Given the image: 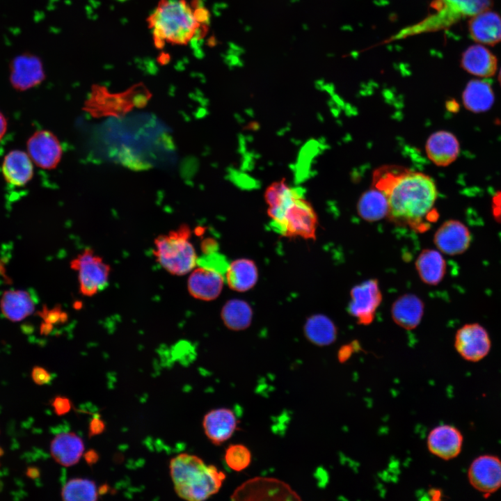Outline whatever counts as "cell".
Instances as JSON below:
<instances>
[{"instance_id": "b9f144b4", "label": "cell", "mask_w": 501, "mask_h": 501, "mask_svg": "<svg viewBox=\"0 0 501 501\" xmlns=\"http://www.w3.org/2000/svg\"><path fill=\"white\" fill-rule=\"evenodd\" d=\"M26 475L30 478L35 479L39 477L40 472L36 468H29L26 471Z\"/></svg>"}, {"instance_id": "8992f818", "label": "cell", "mask_w": 501, "mask_h": 501, "mask_svg": "<svg viewBox=\"0 0 501 501\" xmlns=\"http://www.w3.org/2000/svg\"><path fill=\"white\" fill-rule=\"evenodd\" d=\"M493 0H434L432 12L423 20L404 29L392 39H399L415 34L436 31L446 29L464 17H472L488 10Z\"/></svg>"}, {"instance_id": "1f68e13d", "label": "cell", "mask_w": 501, "mask_h": 501, "mask_svg": "<svg viewBox=\"0 0 501 501\" xmlns=\"http://www.w3.org/2000/svg\"><path fill=\"white\" fill-rule=\"evenodd\" d=\"M61 495L65 501H95L97 500L98 493L93 481L74 478L63 486Z\"/></svg>"}, {"instance_id": "ab89813d", "label": "cell", "mask_w": 501, "mask_h": 501, "mask_svg": "<svg viewBox=\"0 0 501 501\" xmlns=\"http://www.w3.org/2000/svg\"><path fill=\"white\" fill-rule=\"evenodd\" d=\"M84 459L88 465H93L98 461L99 455L95 450H90L85 453Z\"/></svg>"}, {"instance_id": "7a4b0ae2", "label": "cell", "mask_w": 501, "mask_h": 501, "mask_svg": "<svg viewBox=\"0 0 501 501\" xmlns=\"http://www.w3.org/2000/svg\"><path fill=\"white\" fill-rule=\"evenodd\" d=\"M209 15L199 0H159L147 17L154 47L186 45L205 33Z\"/></svg>"}, {"instance_id": "2e32d148", "label": "cell", "mask_w": 501, "mask_h": 501, "mask_svg": "<svg viewBox=\"0 0 501 501\" xmlns=\"http://www.w3.org/2000/svg\"><path fill=\"white\" fill-rule=\"evenodd\" d=\"M238 421L234 412L227 408L213 409L202 420V427L207 438L219 445L228 440L237 429Z\"/></svg>"}, {"instance_id": "d6a6232c", "label": "cell", "mask_w": 501, "mask_h": 501, "mask_svg": "<svg viewBox=\"0 0 501 501\" xmlns=\"http://www.w3.org/2000/svg\"><path fill=\"white\" fill-rule=\"evenodd\" d=\"M224 459L230 469L239 472L249 466L251 462V453L244 445L232 444L226 449Z\"/></svg>"}, {"instance_id": "d4e9b609", "label": "cell", "mask_w": 501, "mask_h": 501, "mask_svg": "<svg viewBox=\"0 0 501 501\" xmlns=\"http://www.w3.org/2000/svg\"><path fill=\"white\" fill-rule=\"evenodd\" d=\"M462 100L466 109L474 113L488 111L495 100L494 93L491 84L480 79L470 80L466 85Z\"/></svg>"}, {"instance_id": "7c38bea8", "label": "cell", "mask_w": 501, "mask_h": 501, "mask_svg": "<svg viewBox=\"0 0 501 501\" xmlns=\"http://www.w3.org/2000/svg\"><path fill=\"white\" fill-rule=\"evenodd\" d=\"M62 147L58 138L50 131L38 130L27 141V153L38 167L55 168L62 157Z\"/></svg>"}, {"instance_id": "cb8c5ba5", "label": "cell", "mask_w": 501, "mask_h": 501, "mask_svg": "<svg viewBox=\"0 0 501 501\" xmlns=\"http://www.w3.org/2000/svg\"><path fill=\"white\" fill-rule=\"evenodd\" d=\"M424 312L423 302L414 294L399 296L392 304L391 315L395 322L411 330L420 324Z\"/></svg>"}, {"instance_id": "ba28073f", "label": "cell", "mask_w": 501, "mask_h": 501, "mask_svg": "<svg viewBox=\"0 0 501 501\" xmlns=\"http://www.w3.org/2000/svg\"><path fill=\"white\" fill-rule=\"evenodd\" d=\"M70 267L78 274L79 292L84 296L95 295L108 285L111 267L90 248L78 254Z\"/></svg>"}, {"instance_id": "603a6c76", "label": "cell", "mask_w": 501, "mask_h": 501, "mask_svg": "<svg viewBox=\"0 0 501 501\" xmlns=\"http://www.w3.org/2000/svg\"><path fill=\"white\" fill-rule=\"evenodd\" d=\"M84 451L81 438L73 432H64L56 435L50 444V453L53 459L63 466L76 464Z\"/></svg>"}, {"instance_id": "9c48e42d", "label": "cell", "mask_w": 501, "mask_h": 501, "mask_svg": "<svg viewBox=\"0 0 501 501\" xmlns=\"http://www.w3.org/2000/svg\"><path fill=\"white\" fill-rule=\"evenodd\" d=\"M349 312L358 324L367 325L373 321L382 294L376 279H369L354 286L351 290Z\"/></svg>"}, {"instance_id": "74e56055", "label": "cell", "mask_w": 501, "mask_h": 501, "mask_svg": "<svg viewBox=\"0 0 501 501\" xmlns=\"http://www.w3.org/2000/svg\"><path fill=\"white\" fill-rule=\"evenodd\" d=\"M491 209L494 219L501 224V190L498 191L493 195L491 201Z\"/></svg>"}, {"instance_id": "ac0fdd59", "label": "cell", "mask_w": 501, "mask_h": 501, "mask_svg": "<svg viewBox=\"0 0 501 501\" xmlns=\"http://www.w3.org/2000/svg\"><path fill=\"white\" fill-rule=\"evenodd\" d=\"M425 148L429 159L438 166H447L454 162L460 151L458 139L447 131L432 134L427 139Z\"/></svg>"}, {"instance_id": "f546056e", "label": "cell", "mask_w": 501, "mask_h": 501, "mask_svg": "<svg viewBox=\"0 0 501 501\" xmlns=\"http://www.w3.org/2000/svg\"><path fill=\"white\" fill-rule=\"evenodd\" d=\"M304 330L307 338L319 346L331 344L337 335V330L333 321L322 315H315L310 317L306 321Z\"/></svg>"}, {"instance_id": "277c9868", "label": "cell", "mask_w": 501, "mask_h": 501, "mask_svg": "<svg viewBox=\"0 0 501 501\" xmlns=\"http://www.w3.org/2000/svg\"><path fill=\"white\" fill-rule=\"evenodd\" d=\"M267 214L271 218L272 229L278 234L315 239L317 216L299 189L293 188L280 205L269 207Z\"/></svg>"}, {"instance_id": "44dd1931", "label": "cell", "mask_w": 501, "mask_h": 501, "mask_svg": "<svg viewBox=\"0 0 501 501\" xmlns=\"http://www.w3.org/2000/svg\"><path fill=\"white\" fill-rule=\"evenodd\" d=\"M461 63L466 72L484 78L493 77L498 67L496 56L480 44L470 46L463 53Z\"/></svg>"}, {"instance_id": "e0dca14e", "label": "cell", "mask_w": 501, "mask_h": 501, "mask_svg": "<svg viewBox=\"0 0 501 501\" xmlns=\"http://www.w3.org/2000/svg\"><path fill=\"white\" fill-rule=\"evenodd\" d=\"M468 31L480 45H495L501 42V16L490 9L470 17Z\"/></svg>"}, {"instance_id": "ee69618b", "label": "cell", "mask_w": 501, "mask_h": 501, "mask_svg": "<svg viewBox=\"0 0 501 501\" xmlns=\"http://www.w3.org/2000/svg\"><path fill=\"white\" fill-rule=\"evenodd\" d=\"M3 450L0 447V456L3 454Z\"/></svg>"}, {"instance_id": "f35d334b", "label": "cell", "mask_w": 501, "mask_h": 501, "mask_svg": "<svg viewBox=\"0 0 501 501\" xmlns=\"http://www.w3.org/2000/svg\"><path fill=\"white\" fill-rule=\"evenodd\" d=\"M105 429L104 422L99 418H93L89 424V436H93L100 434Z\"/></svg>"}, {"instance_id": "f1b7e54d", "label": "cell", "mask_w": 501, "mask_h": 501, "mask_svg": "<svg viewBox=\"0 0 501 501\" xmlns=\"http://www.w3.org/2000/svg\"><path fill=\"white\" fill-rule=\"evenodd\" d=\"M357 211L359 216L367 221L381 220L388 214L387 198L381 191L373 186L363 193L359 198Z\"/></svg>"}, {"instance_id": "e575fe53", "label": "cell", "mask_w": 501, "mask_h": 501, "mask_svg": "<svg viewBox=\"0 0 501 501\" xmlns=\"http://www.w3.org/2000/svg\"><path fill=\"white\" fill-rule=\"evenodd\" d=\"M42 317L45 319V326H48L49 328L52 324L62 321L67 317L66 314L62 312L59 308H54L50 310L44 308L42 312Z\"/></svg>"}, {"instance_id": "ffe728a7", "label": "cell", "mask_w": 501, "mask_h": 501, "mask_svg": "<svg viewBox=\"0 0 501 501\" xmlns=\"http://www.w3.org/2000/svg\"><path fill=\"white\" fill-rule=\"evenodd\" d=\"M28 153L15 150L9 152L2 163V174L10 185L23 186L33 177V166Z\"/></svg>"}, {"instance_id": "4dcf8cb0", "label": "cell", "mask_w": 501, "mask_h": 501, "mask_svg": "<svg viewBox=\"0 0 501 501\" xmlns=\"http://www.w3.org/2000/svg\"><path fill=\"white\" fill-rule=\"evenodd\" d=\"M252 314L251 308L246 302L239 299H232L224 305L221 316L228 328L239 331L249 326Z\"/></svg>"}, {"instance_id": "484cf974", "label": "cell", "mask_w": 501, "mask_h": 501, "mask_svg": "<svg viewBox=\"0 0 501 501\" xmlns=\"http://www.w3.org/2000/svg\"><path fill=\"white\" fill-rule=\"evenodd\" d=\"M415 267L420 278L424 283L436 285L444 278L446 262L439 251L427 249L418 255Z\"/></svg>"}, {"instance_id": "8d00e7d4", "label": "cell", "mask_w": 501, "mask_h": 501, "mask_svg": "<svg viewBox=\"0 0 501 501\" xmlns=\"http://www.w3.org/2000/svg\"><path fill=\"white\" fill-rule=\"evenodd\" d=\"M55 413L58 415L66 414L71 409V402L67 397L58 396L51 403Z\"/></svg>"}, {"instance_id": "836d02e7", "label": "cell", "mask_w": 501, "mask_h": 501, "mask_svg": "<svg viewBox=\"0 0 501 501\" xmlns=\"http://www.w3.org/2000/svg\"><path fill=\"white\" fill-rule=\"evenodd\" d=\"M197 264L199 267L217 271L223 276L229 265L225 257L215 251L205 253L197 259Z\"/></svg>"}, {"instance_id": "60d3db41", "label": "cell", "mask_w": 501, "mask_h": 501, "mask_svg": "<svg viewBox=\"0 0 501 501\" xmlns=\"http://www.w3.org/2000/svg\"><path fill=\"white\" fill-rule=\"evenodd\" d=\"M7 129V121L3 114L0 111V141L4 136Z\"/></svg>"}, {"instance_id": "5b68a950", "label": "cell", "mask_w": 501, "mask_h": 501, "mask_svg": "<svg viewBox=\"0 0 501 501\" xmlns=\"http://www.w3.org/2000/svg\"><path fill=\"white\" fill-rule=\"evenodd\" d=\"M151 96L143 83L135 84L119 93H111L106 86L95 84L84 102V110L94 118L120 117L134 107L146 105Z\"/></svg>"}, {"instance_id": "7402d4cb", "label": "cell", "mask_w": 501, "mask_h": 501, "mask_svg": "<svg viewBox=\"0 0 501 501\" xmlns=\"http://www.w3.org/2000/svg\"><path fill=\"white\" fill-rule=\"evenodd\" d=\"M35 305L31 295L24 289H8L0 299V310L3 317L12 322H19L35 310Z\"/></svg>"}, {"instance_id": "d590c367", "label": "cell", "mask_w": 501, "mask_h": 501, "mask_svg": "<svg viewBox=\"0 0 501 501\" xmlns=\"http://www.w3.org/2000/svg\"><path fill=\"white\" fill-rule=\"evenodd\" d=\"M31 378L38 385L49 383L51 381L50 373L44 367L36 366L32 369Z\"/></svg>"}, {"instance_id": "83f0119b", "label": "cell", "mask_w": 501, "mask_h": 501, "mask_svg": "<svg viewBox=\"0 0 501 501\" xmlns=\"http://www.w3.org/2000/svg\"><path fill=\"white\" fill-rule=\"evenodd\" d=\"M10 79L12 85L17 90L33 88L45 79L42 65L35 57L28 58V61H17L13 66Z\"/></svg>"}, {"instance_id": "8fae6325", "label": "cell", "mask_w": 501, "mask_h": 501, "mask_svg": "<svg viewBox=\"0 0 501 501\" xmlns=\"http://www.w3.org/2000/svg\"><path fill=\"white\" fill-rule=\"evenodd\" d=\"M491 340L486 330L477 323L467 324L456 333L454 347L465 360L477 362L491 349Z\"/></svg>"}, {"instance_id": "30bf717a", "label": "cell", "mask_w": 501, "mask_h": 501, "mask_svg": "<svg viewBox=\"0 0 501 501\" xmlns=\"http://www.w3.org/2000/svg\"><path fill=\"white\" fill-rule=\"evenodd\" d=\"M233 500H300L289 485L273 478H254L239 486Z\"/></svg>"}, {"instance_id": "4316f807", "label": "cell", "mask_w": 501, "mask_h": 501, "mask_svg": "<svg viewBox=\"0 0 501 501\" xmlns=\"http://www.w3.org/2000/svg\"><path fill=\"white\" fill-rule=\"evenodd\" d=\"M255 264L248 259H239L229 264L225 274L229 287L235 291L245 292L251 289L257 280Z\"/></svg>"}, {"instance_id": "7bdbcfd3", "label": "cell", "mask_w": 501, "mask_h": 501, "mask_svg": "<svg viewBox=\"0 0 501 501\" xmlns=\"http://www.w3.org/2000/svg\"><path fill=\"white\" fill-rule=\"evenodd\" d=\"M498 81H499L500 85V86H501V69H500V72H499V74H498Z\"/></svg>"}, {"instance_id": "9a60e30c", "label": "cell", "mask_w": 501, "mask_h": 501, "mask_svg": "<svg viewBox=\"0 0 501 501\" xmlns=\"http://www.w3.org/2000/svg\"><path fill=\"white\" fill-rule=\"evenodd\" d=\"M427 444L431 454L444 460H450L461 452L463 436L453 426L439 425L429 432Z\"/></svg>"}, {"instance_id": "5bb4252c", "label": "cell", "mask_w": 501, "mask_h": 501, "mask_svg": "<svg viewBox=\"0 0 501 501\" xmlns=\"http://www.w3.org/2000/svg\"><path fill=\"white\" fill-rule=\"evenodd\" d=\"M471 240L469 229L461 221L452 219L444 222L434 237L437 248L448 255L463 253L469 248Z\"/></svg>"}, {"instance_id": "52a82bcc", "label": "cell", "mask_w": 501, "mask_h": 501, "mask_svg": "<svg viewBox=\"0 0 501 501\" xmlns=\"http://www.w3.org/2000/svg\"><path fill=\"white\" fill-rule=\"evenodd\" d=\"M189 237V228L182 225L176 230L160 234L154 239V255L168 273L181 276L195 267L198 258Z\"/></svg>"}, {"instance_id": "6da1fadb", "label": "cell", "mask_w": 501, "mask_h": 501, "mask_svg": "<svg viewBox=\"0 0 501 501\" xmlns=\"http://www.w3.org/2000/svg\"><path fill=\"white\" fill-rule=\"evenodd\" d=\"M373 186L388 203L387 216L398 225L424 231L437 216L436 186L429 175L397 166H385L373 173Z\"/></svg>"}, {"instance_id": "4fadbf2b", "label": "cell", "mask_w": 501, "mask_h": 501, "mask_svg": "<svg viewBox=\"0 0 501 501\" xmlns=\"http://www.w3.org/2000/svg\"><path fill=\"white\" fill-rule=\"evenodd\" d=\"M470 484L486 494L501 487V460L493 455H482L470 464L468 472Z\"/></svg>"}, {"instance_id": "3957f363", "label": "cell", "mask_w": 501, "mask_h": 501, "mask_svg": "<svg viewBox=\"0 0 501 501\" xmlns=\"http://www.w3.org/2000/svg\"><path fill=\"white\" fill-rule=\"evenodd\" d=\"M170 473L177 495L186 500L202 501L221 488L225 475L198 456L182 453L170 462Z\"/></svg>"}, {"instance_id": "d6986e66", "label": "cell", "mask_w": 501, "mask_h": 501, "mask_svg": "<svg viewBox=\"0 0 501 501\" xmlns=\"http://www.w3.org/2000/svg\"><path fill=\"white\" fill-rule=\"evenodd\" d=\"M224 278L221 273L199 267L191 273L188 280V289L194 298L211 301L221 293Z\"/></svg>"}]
</instances>
